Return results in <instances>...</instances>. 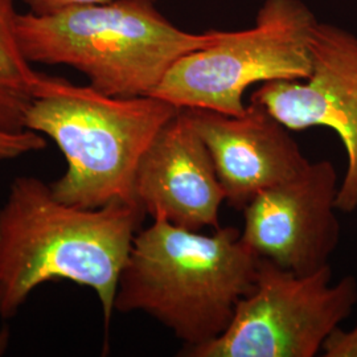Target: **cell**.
Segmentation results:
<instances>
[{"label":"cell","instance_id":"1","mask_svg":"<svg viewBox=\"0 0 357 357\" xmlns=\"http://www.w3.org/2000/svg\"><path fill=\"white\" fill-rule=\"evenodd\" d=\"M144 216L137 202L81 208L40 178H15L0 206V318H13L40 284L70 281L96 291L109 326Z\"/></svg>","mask_w":357,"mask_h":357},{"label":"cell","instance_id":"2","mask_svg":"<svg viewBox=\"0 0 357 357\" xmlns=\"http://www.w3.org/2000/svg\"><path fill=\"white\" fill-rule=\"evenodd\" d=\"M258 259L236 228L202 234L153 220L134 238L114 311H141L185 347L205 344L228 330L238 302L253 289Z\"/></svg>","mask_w":357,"mask_h":357},{"label":"cell","instance_id":"3","mask_svg":"<svg viewBox=\"0 0 357 357\" xmlns=\"http://www.w3.org/2000/svg\"><path fill=\"white\" fill-rule=\"evenodd\" d=\"M155 1L110 0L50 15L17 13L20 50L31 64L76 69L107 96H151L180 57L216 44L225 32L180 29Z\"/></svg>","mask_w":357,"mask_h":357},{"label":"cell","instance_id":"4","mask_svg":"<svg viewBox=\"0 0 357 357\" xmlns=\"http://www.w3.org/2000/svg\"><path fill=\"white\" fill-rule=\"evenodd\" d=\"M178 107L153 96L113 97L40 73L24 126L51 138L66 160L56 199L81 208L135 202L142 158Z\"/></svg>","mask_w":357,"mask_h":357},{"label":"cell","instance_id":"5","mask_svg":"<svg viewBox=\"0 0 357 357\" xmlns=\"http://www.w3.org/2000/svg\"><path fill=\"white\" fill-rule=\"evenodd\" d=\"M318 23L302 0H265L255 26L225 31L216 44L180 57L151 96L178 109L243 114L250 86L310 76Z\"/></svg>","mask_w":357,"mask_h":357},{"label":"cell","instance_id":"6","mask_svg":"<svg viewBox=\"0 0 357 357\" xmlns=\"http://www.w3.org/2000/svg\"><path fill=\"white\" fill-rule=\"evenodd\" d=\"M331 281V265L299 275L259 257L253 289L238 302L228 330L205 344L184 347L180 355L317 356L357 303L355 277Z\"/></svg>","mask_w":357,"mask_h":357},{"label":"cell","instance_id":"7","mask_svg":"<svg viewBox=\"0 0 357 357\" xmlns=\"http://www.w3.org/2000/svg\"><path fill=\"white\" fill-rule=\"evenodd\" d=\"M312 69L306 79L261 84L250 102L264 106L293 131L328 128L344 144L347 171L339 184L336 208L357 211V36L321 23L311 38Z\"/></svg>","mask_w":357,"mask_h":357},{"label":"cell","instance_id":"8","mask_svg":"<svg viewBox=\"0 0 357 357\" xmlns=\"http://www.w3.org/2000/svg\"><path fill=\"white\" fill-rule=\"evenodd\" d=\"M337 191L331 162H308L243 209V243L258 257L299 275L326 268L340 241Z\"/></svg>","mask_w":357,"mask_h":357},{"label":"cell","instance_id":"9","mask_svg":"<svg viewBox=\"0 0 357 357\" xmlns=\"http://www.w3.org/2000/svg\"><path fill=\"white\" fill-rule=\"evenodd\" d=\"M183 110L209 150L225 200L236 209L243 211L310 162L290 130L258 103L250 102L241 115Z\"/></svg>","mask_w":357,"mask_h":357},{"label":"cell","instance_id":"10","mask_svg":"<svg viewBox=\"0 0 357 357\" xmlns=\"http://www.w3.org/2000/svg\"><path fill=\"white\" fill-rule=\"evenodd\" d=\"M134 197L153 220L195 231L221 228L218 215L225 193L206 144L183 109L143 155Z\"/></svg>","mask_w":357,"mask_h":357},{"label":"cell","instance_id":"11","mask_svg":"<svg viewBox=\"0 0 357 357\" xmlns=\"http://www.w3.org/2000/svg\"><path fill=\"white\" fill-rule=\"evenodd\" d=\"M15 0H0V128L23 131L40 72L20 50Z\"/></svg>","mask_w":357,"mask_h":357},{"label":"cell","instance_id":"12","mask_svg":"<svg viewBox=\"0 0 357 357\" xmlns=\"http://www.w3.org/2000/svg\"><path fill=\"white\" fill-rule=\"evenodd\" d=\"M47 147L45 138L32 130L6 131L0 128V163L26 153H38Z\"/></svg>","mask_w":357,"mask_h":357},{"label":"cell","instance_id":"13","mask_svg":"<svg viewBox=\"0 0 357 357\" xmlns=\"http://www.w3.org/2000/svg\"><path fill=\"white\" fill-rule=\"evenodd\" d=\"M324 357H357V326L344 331L337 327L323 344Z\"/></svg>","mask_w":357,"mask_h":357},{"label":"cell","instance_id":"14","mask_svg":"<svg viewBox=\"0 0 357 357\" xmlns=\"http://www.w3.org/2000/svg\"><path fill=\"white\" fill-rule=\"evenodd\" d=\"M28 7V13L35 15H50V13H60L69 8L100 4L110 0H20Z\"/></svg>","mask_w":357,"mask_h":357},{"label":"cell","instance_id":"15","mask_svg":"<svg viewBox=\"0 0 357 357\" xmlns=\"http://www.w3.org/2000/svg\"><path fill=\"white\" fill-rule=\"evenodd\" d=\"M8 343H10V332L6 330L0 332V356L7 351Z\"/></svg>","mask_w":357,"mask_h":357}]
</instances>
